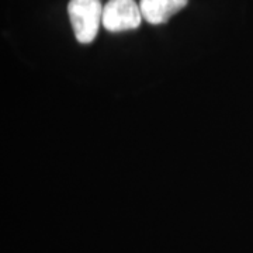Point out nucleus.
<instances>
[{
  "label": "nucleus",
  "instance_id": "f03ea898",
  "mask_svg": "<svg viewBox=\"0 0 253 253\" xmlns=\"http://www.w3.org/2000/svg\"><path fill=\"white\" fill-rule=\"evenodd\" d=\"M142 20V13L135 0H109L103 6V27L113 34L136 30Z\"/></svg>",
  "mask_w": 253,
  "mask_h": 253
},
{
  "label": "nucleus",
  "instance_id": "7ed1b4c3",
  "mask_svg": "<svg viewBox=\"0 0 253 253\" xmlns=\"http://www.w3.org/2000/svg\"><path fill=\"white\" fill-rule=\"evenodd\" d=\"M189 0H141L139 9L146 23L161 26L187 6Z\"/></svg>",
  "mask_w": 253,
  "mask_h": 253
},
{
  "label": "nucleus",
  "instance_id": "f257e3e1",
  "mask_svg": "<svg viewBox=\"0 0 253 253\" xmlns=\"http://www.w3.org/2000/svg\"><path fill=\"white\" fill-rule=\"evenodd\" d=\"M68 17L79 44H90L103 26V4L100 0H71Z\"/></svg>",
  "mask_w": 253,
  "mask_h": 253
}]
</instances>
